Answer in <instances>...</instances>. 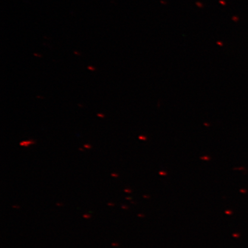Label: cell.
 I'll return each instance as SVG.
<instances>
[{"label": "cell", "mask_w": 248, "mask_h": 248, "mask_svg": "<svg viewBox=\"0 0 248 248\" xmlns=\"http://www.w3.org/2000/svg\"><path fill=\"white\" fill-rule=\"evenodd\" d=\"M35 141L33 140H25L20 142L19 145L21 147H29L30 145L35 144Z\"/></svg>", "instance_id": "1"}, {"label": "cell", "mask_w": 248, "mask_h": 248, "mask_svg": "<svg viewBox=\"0 0 248 248\" xmlns=\"http://www.w3.org/2000/svg\"><path fill=\"white\" fill-rule=\"evenodd\" d=\"M84 147L86 149H88V150H89V149H91L92 147V145L89 144H85L84 145Z\"/></svg>", "instance_id": "2"}, {"label": "cell", "mask_w": 248, "mask_h": 248, "mask_svg": "<svg viewBox=\"0 0 248 248\" xmlns=\"http://www.w3.org/2000/svg\"><path fill=\"white\" fill-rule=\"evenodd\" d=\"M97 116L98 117L102 118H102H104L105 117L104 114H102V113H98V114H97Z\"/></svg>", "instance_id": "3"}, {"label": "cell", "mask_w": 248, "mask_h": 248, "mask_svg": "<svg viewBox=\"0 0 248 248\" xmlns=\"http://www.w3.org/2000/svg\"><path fill=\"white\" fill-rule=\"evenodd\" d=\"M79 150L82 151H84V150H83V149H82V148H79Z\"/></svg>", "instance_id": "4"}]
</instances>
